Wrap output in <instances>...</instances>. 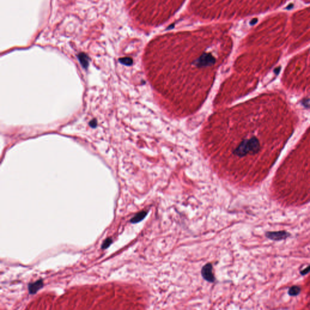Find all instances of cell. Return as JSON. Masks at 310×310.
<instances>
[{
	"label": "cell",
	"mask_w": 310,
	"mask_h": 310,
	"mask_svg": "<svg viewBox=\"0 0 310 310\" xmlns=\"http://www.w3.org/2000/svg\"><path fill=\"white\" fill-rule=\"evenodd\" d=\"M257 21H258V19H256V18L253 19V20H252V21L250 22V24H251V25L255 24L256 23H257Z\"/></svg>",
	"instance_id": "13"
},
{
	"label": "cell",
	"mask_w": 310,
	"mask_h": 310,
	"mask_svg": "<svg viewBox=\"0 0 310 310\" xmlns=\"http://www.w3.org/2000/svg\"><path fill=\"white\" fill-rule=\"evenodd\" d=\"M96 124H97L96 121L95 119H93V120H92V121H90V125L91 127H95L96 125Z\"/></svg>",
	"instance_id": "12"
},
{
	"label": "cell",
	"mask_w": 310,
	"mask_h": 310,
	"mask_svg": "<svg viewBox=\"0 0 310 310\" xmlns=\"http://www.w3.org/2000/svg\"><path fill=\"white\" fill-rule=\"evenodd\" d=\"M44 284L43 281L42 279L38 280L35 282L31 283L28 285V289H29V292L31 294H34L38 292L40 289L43 287Z\"/></svg>",
	"instance_id": "5"
},
{
	"label": "cell",
	"mask_w": 310,
	"mask_h": 310,
	"mask_svg": "<svg viewBox=\"0 0 310 310\" xmlns=\"http://www.w3.org/2000/svg\"><path fill=\"white\" fill-rule=\"evenodd\" d=\"M119 62L122 63V64L126 65H130L132 64L133 60L130 58H120L119 60Z\"/></svg>",
	"instance_id": "9"
},
{
	"label": "cell",
	"mask_w": 310,
	"mask_h": 310,
	"mask_svg": "<svg viewBox=\"0 0 310 310\" xmlns=\"http://www.w3.org/2000/svg\"><path fill=\"white\" fill-rule=\"evenodd\" d=\"M310 272V265L308 266L306 268H305V269H304L303 270H302L300 273L302 276H304V275H306L308 273H309Z\"/></svg>",
	"instance_id": "11"
},
{
	"label": "cell",
	"mask_w": 310,
	"mask_h": 310,
	"mask_svg": "<svg viewBox=\"0 0 310 310\" xmlns=\"http://www.w3.org/2000/svg\"><path fill=\"white\" fill-rule=\"evenodd\" d=\"M301 288L299 286H293L288 290V294L290 296H296L301 293Z\"/></svg>",
	"instance_id": "8"
},
{
	"label": "cell",
	"mask_w": 310,
	"mask_h": 310,
	"mask_svg": "<svg viewBox=\"0 0 310 310\" xmlns=\"http://www.w3.org/2000/svg\"><path fill=\"white\" fill-rule=\"evenodd\" d=\"M113 241H112V239L111 238H107L106 239V240L103 242V244H102L101 245V248L103 250H105L106 248H107L112 243Z\"/></svg>",
	"instance_id": "10"
},
{
	"label": "cell",
	"mask_w": 310,
	"mask_h": 310,
	"mask_svg": "<svg viewBox=\"0 0 310 310\" xmlns=\"http://www.w3.org/2000/svg\"><path fill=\"white\" fill-rule=\"evenodd\" d=\"M147 213H148V212H147V211H140V212H139L138 214H136L130 220V222L132 223H138V222H139L140 221L143 220L146 218V216L147 215Z\"/></svg>",
	"instance_id": "7"
},
{
	"label": "cell",
	"mask_w": 310,
	"mask_h": 310,
	"mask_svg": "<svg viewBox=\"0 0 310 310\" xmlns=\"http://www.w3.org/2000/svg\"><path fill=\"white\" fill-rule=\"evenodd\" d=\"M216 63V59L212 54L210 53H204L200 57L193 62V64L196 65V67L199 68H203L210 67L215 64Z\"/></svg>",
	"instance_id": "2"
},
{
	"label": "cell",
	"mask_w": 310,
	"mask_h": 310,
	"mask_svg": "<svg viewBox=\"0 0 310 310\" xmlns=\"http://www.w3.org/2000/svg\"><path fill=\"white\" fill-rule=\"evenodd\" d=\"M265 236L272 241H279L287 239L290 236V234L285 231H268L265 233Z\"/></svg>",
	"instance_id": "3"
},
{
	"label": "cell",
	"mask_w": 310,
	"mask_h": 310,
	"mask_svg": "<svg viewBox=\"0 0 310 310\" xmlns=\"http://www.w3.org/2000/svg\"><path fill=\"white\" fill-rule=\"evenodd\" d=\"M78 60H79L81 64L82 65V66L84 68H87L88 67L89 64V56L84 53H80L78 55Z\"/></svg>",
	"instance_id": "6"
},
{
	"label": "cell",
	"mask_w": 310,
	"mask_h": 310,
	"mask_svg": "<svg viewBox=\"0 0 310 310\" xmlns=\"http://www.w3.org/2000/svg\"><path fill=\"white\" fill-rule=\"evenodd\" d=\"M260 148L259 140L256 138L245 139L239 144L237 148L232 150V154L239 157H243L248 154L256 153Z\"/></svg>",
	"instance_id": "1"
},
{
	"label": "cell",
	"mask_w": 310,
	"mask_h": 310,
	"mask_svg": "<svg viewBox=\"0 0 310 310\" xmlns=\"http://www.w3.org/2000/svg\"><path fill=\"white\" fill-rule=\"evenodd\" d=\"M202 277L209 282H213L215 280L213 273V266L211 263H208L205 265L201 271Z\"/></svg>",
	"instance_id": "4"
}]
</instances>
